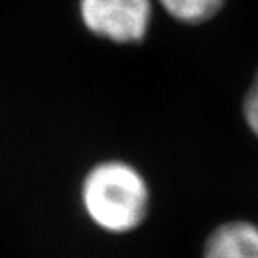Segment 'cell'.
Instances as JSON below:
<instances>
[{"mask_svg": "<svg viewBox=\"0 0 258 258\" xmlns=\"http://www.w3.org/2000/svg\"><path fill=\"white\" fill-rule=\"evenodd\" d=\"M82 203L97 226L112 233L138 228L146 218L149 188L136 168L124 161H104L87 173Z\"/></svg>", "mask_w": 258, "mask_h": 258, "instance_id": "1", "label": "cell"}, {"mask_svg": "<svg viewBox=\"0 0 258 258\" xmlns=\"http://www.w3.org/2000/svg\"><path fill=\"white\" fill-rule=\"evenodd\" d=\"M84 27L114 44H138L149 32L153 0H79Z\"/></svg>", "mask_w": 258, "mask_h": 258, "instance_id": "2", "label": "cell"}, {"mask_svg": "<svg viewBox=\"0 0 258 258\" xmlns=\"http://www.w3.org/2000/svg\"><path fill=\"white\" fill-rule=\"evenodd\" d=\"M203 258H258V226L248 221L218 226L206 240Z\"/></svg>", "mask_w": 258, "mask_h": 258, "instance_id": "3", "label": "cell"}, {"mask_svg": "<svg viewBox=\"0 0 258 258\" xmlns=\"http://www.w3.org/2000/svg\"><path fill=\"white\" fill-rule=\"evenodd\" d=\"M226 0H158L169 17L186 25H200L215 19Z\"/></svg>", "mask_w": 258, "mask_h": 258, "instance_id": "4", "label": "cell"}, {"mask_svg": "<svg viewBox=\"0 0 258 258\" xmlns=\"http://www.w3.org/2000/svg\"><path fill=\"white\" fill-rule=\"evenodd\" d=\"M241 112H243L245 124L248 126L253 136L258 138V71L255 72L248 89L241 102Z\"/></svg>", "mask_w": 258, "mask_h": 258, "instance_id": "5", "label": "cell"}]
</instances>
